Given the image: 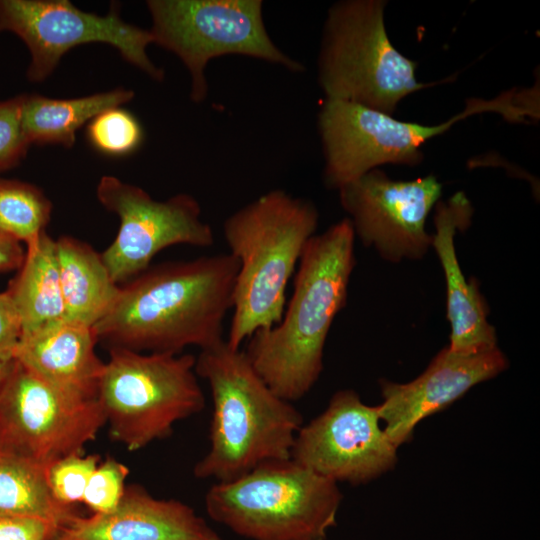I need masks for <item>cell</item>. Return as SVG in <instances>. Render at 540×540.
Segmentation results:
<instances>
[{
    "mask_svg": "<svg viewBox=\"0 0 540 540\" xmlns=\"http://www.w3.org/2000/svg\"><path fill=\"white\" fill-rule=\"evenodd\" d=\"M238 267L230 253L148 267L120 286L111 309L93 326L97 341L143 353L216 345L224 340Z\"/></svg>",
    "mask_w": 540,
    "mask_h": 540,
    "instance_id": "1",
    "label": "cell"
},
{
    "mask_svg": "<svg viewBox=\"0 0 540 540\" xmlns=\"http://www.w3.org/2000/svg\"><path fill=\"white\" fill-rule=\"evenodd\" d=\"M355 234L345 218L307 242L281 320L255 332L244 351L252 367L282 399L295 402L315 385L332 322L345 306L355 266Z\"/></svg>",
    "mask_w": 540,
    "mask_h": 540,
    "instance_id": "2",
    "label": "cell"
},
{
    "mask_svg": "<svg viewBox=\"0 0 540 540\" xmlns=\"http://www.w3.org/2000/svg\"><path fill=\"white\" fill-rule=\"evenodd\" d=\"M195 372L207 381L213 405L210 447L193 468L196 478L229 482L290 458L303 417L269 388L244 351L224 339L200 350Z\"/></svg>",
    "mask_w": 540,
    "mask_h": 540,
    "instance_id": "3",
    "label": "cell"
},
{
    "mask_svg": "<svg viewBox=\"0 0 540 540\" xmlns=\"http://www.w3.org/2000/svg\"><path fill=\"white\" fill-rule=\"evenodd\" d=\"M318 219L311 201L273 189L225 220L224 238L239 265L226 340L231 348L281 320L288 282Z\"/></svg>",
    "mask_w": 540,
    "mask_h": 540,
    "instance_id": "4",
    "label": "cell"
},
{
    "mask_svg": "<svg viewBox=\"0 0 540 540\" xmlns=\"http://www.w3.org/2000/svg\"><path fill=\"white\" fill-rule=\"evenodd\" d=\"M497 112L511 122L539 117V92L510 90L496 98H472L465 108L438 125L404 122L365 106L325 99L318 114V129L325 165L324 181L339 189L383 164L417 165L421 146L471 115Z\"/></svg>",
    "mask_w": 540,
    "mask_h": 540,
    "instance_id": "5",
    "label": "cell"
},
{
    "mask_svg": "<svg viewBox=\"0 0 540 540\" xmlns=\"http://www.w3.org/2000/svg\"><path fill=\"white\" fill-rule=\"evenodd\" d=\"M342 494L335 481L289 459L264 462L206 492L209 517L251 540H326Z\"/></svg>",
    "mask_w": 540,
    "mask_h": 540,
    "instance_id": "6",
    "label": "cell"
},
{
    "mask_svg": "<svg viewBox=\"0 0 540 540\" xmlns=\"http://www.w3.org/2000/svg\"><path fill=\"white\" fill-rule=\"evenodd\" d=\"M383 0H343L327 13L318 56L326 99L392 115L398 103L430 84L416 79V62L390 42Z\"/></svg>",
    "mask_w": 540,
    "mask_h": 540,
    "instance_id": "7",
    "label": "cell"
},
{
    "mask_svg": "<svg viewBox=\"0 0 540 540\" xmlns=\"http://www.w3.org/2000/svg\"><path fill=\"white\" fill-rule=\"evenodd\" d=\"M192 354L110 348L97 399L110 437L129 451L169 437L180 420L200 413L205 396Z\"/></svg>",
    "mask_w": 540,
    "mask_h": 540,
    "instance_id": "8",
    "label": "cell"
},
{
    "mask_svg": "<svg viewBox=\"0 0 540 540\" xmlns=\"http://www.w3.org/2000/svg\"><path fill=\"white\" fill-rule=\"evenodd\" d=\"M154 43L174 53L190 75V99L206 100L208 63L224 55L263 60L299 73L302 63L269 36L261 0H149Z\"/></svg>",
    "mask_w": 540,
    "mask_h": 540,
    "instance_id": "9",
    "label": "cell"
},
{
    "mask_svg": "<svg viewBox=\"0 0 540 540\" xmlns=\"http://www.w3.org/2000/svg\"><path fill=\"white\" fill-rule=\"evenodd\" d=\"M105 423L98 399L72 396L11 362L0 388V452L47 467L83 454Z\"/></svg>",
    "mask_w": 540,
    "mask_h": 540,
    "instance_id": "10",
    "label": "cell"
},
{
    "mask_svg": "<svg viewBox=\"0 0 540 540\" xmlns=\"http://www.w3.org/2000/svg\"><path fill=\"white\" fill-rule=\"evenodd\" d=\"M2 31L13 32L29 49L27 78L32 82L45 80L72 48L93 42L113 46L152 79H164V71L147 54V47L154 43L150 30L123 21L116 5L100 16L68 0H0Z\"/></svg>",
    "mask_w": 540,
    "mask_h": 540,
    "instance_id": "11",
    "label": "cell"
},
{
    "mask_svg": "<svg viewBox=\"0 0 540 540\" xmlns=\"http://www.w3.org/2000/svg\"><path fill=\"white\" fill-rule=\"evenodd\" d=\"M96 194L99 202L120 220L114 241L101 253L117 284L144 272L165 248H206L215 241L211 226L202 218L199 202L189 194L157 201L142 188L108 175L100 179Z\"/></svg>",
    "mask_w": 540,
    "mask_h": 540,
    "instance_id": "12",
    "label": "cell"
},
{
    "mask_svg": "<svg viewBox=\"0 0 540 540\" xmlns=\"http://www.w3.org/2000/svg\"><path fill=\"white\" fill-rule=\"evenodd\" d=\"M380 421L377 406L366 405L353 390H340L321 414L301 426L290 458L336 483L369 482L397 462V447Z\"/></svg>",
    "mask_w": 540,
    "mask_h": 540,
    "instance_id": "13",
    "label": "cell"
},
{
    "mask_svg": "<svg viewBox=\"0 0 540 540\" xmlns=\"http://www.w3.org/2000/svg\"><path fill=\"white\" fill-rule=\"evenodd\" d=\"M338 191L355 237L385 260H418L432 246L426 220L442 193L435 176L399 181L373 169Z\"/></svg>",
    "mask_w": 540,
    "mask_h": 540,
    "instance_id": "14",
    "label": "cell"
},
{
    "mask_svg": "<svg viewBox=\"0 0 540 540\" xmlns=\"http://www.w3.org/2000/svg\"><path fill=\"white\" fill-rule=\"evenodd\" d=\"M507 367L508 360L498 347L477 354H460L447 346L416 379L404 384L381 381L383 402L377 407L387 437L397 448L407 443L423 419Z\"/></svg>",
    "mask_w": 540,
    "mask_h": 540,
    "instance_id": "15",
    "label": "cell"
},
{
    "mask_svg": "<svg viewBox=\"0 0 540 540\" xmlns=\"http://www.w3.org/2000/svg\"><path fill=\"white\" fill-rule=\"evenodd\" d=\"M54 540H223L187 504L157 499L139 485L126 486L113 510L81 515Z\"/></svg>",
    "mask_w": 540,
    "mask_h": 540,
    "instance_id": "16",
    "label": "cell"
},
{
    "mask_svg": "<svg viewBox=\"0 0 540 540\" xmlns=\"http://www.w3.org/2000/svg\"><path fill=\"white\" fill-rule=\"evenodd\" d=\"M473 208L463 192L436 204L432 246L442 266L451 325L448 348L460 354H477L497 347L494 327L487 320V306L478 289L466 281L457 259L454 237L471 223Z\"/></svg>",
    "mask_w": 540,
    "mask_h": 540,
    "instance_id": "17",
    "label": "cell"
},
{
    "mask_svg": "<svg viewBox=\"0 0 540 540\" xmlns=\"http://www.w3.org/2000/svg\"><path fill=\"white\" fill-rule=\"evenodd\" d=\"M97 342L92 327L63 319L22 335L13 360L72 396L97 399L105 364Z\"/></svg>",
    "mask_w": 540,
    "mask_h": 540,
    "instance_id": "18",
    "label": "cell"
},
{
    "mask_svg": "<svg viewBox=\"0 0 540 540\" xmlns=\"http://www.w3.org/2000/svg\"><path fill=\"white\" fill-rule=\"evenodd\" d=\"M65 319L92 327L111 309L120 286L112 279L101 253L71 237L55 240Z\"/></svg>",
    "mask_w": 540,
    "mask_h": 540,
    "instance_id": "19",
    "label": "cell"
},
{
    "mask_svg": "<svg viewBox=\"0 0 540 540\" xmlns=\"http://www.w3.org/2000/svg\"><path fill=\"white\" fill-rule=\"evenodd\" d=\"M7 291L19 313L22 335L65 319L55 240L46 232L27 246Z\"/></svg>",
    "mask_w": 540,
    "mask_h": 540,
    "instance_id": "20",
    "label": "cell"
},
{
    "mask_svg": "<svg viewBox=\"0 0 540 540\" xmlns=\"http://www.w3.org/2000/svg\"><path fill=\"white\" fill-rule=\"evenodd\" d=\"M133 97V91L121 88L73 99L23 94V128L30 144H60L71 148L76 132L84 124L107 109L131 101Z\"/></svg>",
    "mask_w": 540,
    "mask_h": 540,
    "instance_id": "21",
    "label": "cell"
},
{
    "mask_svg": "<svg viewBox=\"0 0 540 540\" xmlns=\"http://www.w3.org/2000/svg\"><path fill=\"white\" fill-rule=\"evenodd\" d=\"M0 513L39 517L61 528L80 516L75 506L55 499L46 466L6 452H0Z\"/></svg>",
    "mask_w": 540,
    "mask_h": 540,
    "instance_id": "22",
    "label": "cell"
},
{
    "mask_svg": "<svg viewBox=\"0 0 540 540\" xmlns=\"http://www.w3.org/2000/svg\"><path fill=\"white\" fill-rule=\"evenodd\" d=\"M52 203L44 192L27 182L0 178V232L33 244L50 220Z\"/></svg>",
    "mask_w": 540,
    "mask_h": 540,
    "instance_id": "23",
    "label": "cell"
},
{
    "mask_svg": "<svg viewBox=\"0 0 540 540\" xmlns=\"http://www.w3.org/2000/svg\"><path fill=\"white\" fill-rule=\"evenodd\" d=\"M86 136L91 146L102 154L124 156L134 152L143 141V130L127 110L107 109L88 124Z\"/></svg>",
    "mask_w": 540,
    "mask_h": 540,
    "instance_id": "24",
    "label": "cell"
},
{
    "mask_svg": "<svg viewBox=\"0 0 540 540\" xmlns=\"http://www.w3.org/2000/svg\"><path fill=\"white\" fill-rule=\"evenodd\" d=\"M97 454H73L46 467L49 488L57 501L74 506L81 502L89 478L100 463Z\"/></svg>",
    "mask_w": 540,
    "mask_h": 540,
    "instance_id": "25",
    "label": "cell"
},
{
    "mask_svg": "<svg viewBox=\"0 0 540 540\" xmlns=\"http://www.w3.org/2000/svg\"><path fill=\"white\" fill-rule=\"evenodd\" d=\"M128 473L129 469L113 458L100 462L89 478L81 502L93 513L113 510L124 495Z\"/></svg>",
    "mask_w": 540,
    "mask_h": 540,
    "instance_id": "26",
    "label": "cell"
},
{
    "mask_svg": "<svg viewBox=\"0 0 540 540\" xmlns=\"http://www.w3.org/2000/svg\"><path fill=\"white\" fill-rule=\"evenodd\" d=\"M23 94L0 101V171L18 165L31 145L22 123Z\"/></svg>",
    "mask_w": 540,
    "mask_h": 540,
    "instance_id": "27",
    "label": "cell"
},
{
    "mask_svg": "<svg viewBox=\"0 0 540 540\" xmlns=\"http://www.w3.org/2000/svg\"><path fill=\"white\" fill-rule=\"evenodd\" d=\"M60 529L47 519L0 513V540H54Z\"/></svg>",
    "mask_w": 540,
    "mask_h": 540,
    "instance_id": "28",
    "label": "cell"
},
{
    "mask_svg": "<svg viewBox=\"0 0 540 540\" xmlns=\"http://www.w3.org/2000/svg\"><path fill=\"white\" fill-rule=\"evenodd\" d=\"M22 336V324L16 305L6 290L0 292V360L11 362Z\"/></svg>",
    "mask_w": 540,
    "mask_h": 540,
    "instance_id": "29",
    "label": "cell"
},
{
    "mask_svg": "<svg viewBox=\"0 0 540 540\" xmlns=\"http://www.w3.org/2000/svg\"><path fill=\"white\" fill-rule=\"evenodd\" d=\"M21 243L0 232V273L19 270L25 259Z\"/></svg>",
    "mask_w": 540,
    "mask_h": 540,
    "instance_id": "30",
    "label": "cell"
},
{
    "mask_svg": "<svg viewBox=\"0 0 540 540\" xmlns=\"http://www.w3.org/2000/svg\"><path fill=\"white\" fill-rule=\"evenodd\" d=\"M12 362V361H11ZM11 362H3L0 360V388L9 372Z\"/></svg>",
    "mask_w": 540,
    "mask_h": 540,
    "instance_id": "31",
    "label": "cell"
}]
</instances>
